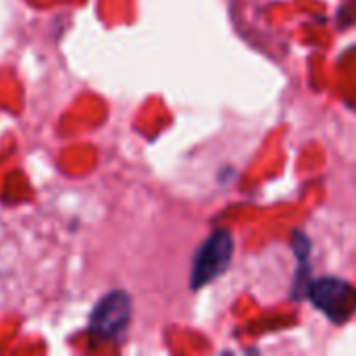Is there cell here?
<instances>
[{
	"mask_svg": "<svg viewBox=\"0 0 356 356\" xmlns=\"http://www.w3.org/2000/svg\"><path fill=\"white\" fill-rule=\"evenodd\" d=\"M232 257H234L232 234L225 229L215 232L196 252V259L192 265V288L200 290L202 286L223 275L232 263Z\"/></svg>",
	"mask_w": 356,
	"mask_h": 356,
	"instance_id": "6da1fadb",
	"label": "cell"
},
{
	"mask_svg": "<svg viewBox=\"0 0 356 356\" xmlns=\"http://www.w3.org/2000/svg\"><path fill=\"white\" fill-rule=\"evenodd\" d=\"M309 296L319 311H323L332 321L342 323L350 319L356 311V290L336 277H323L311 284Z\"/></svg>",
	"mask_w": 356,
	"mask_h": 356,
	"instance_id": "7a4b0ae2",
	"label": "cell"
},
{
	"mask_svg": "<svg viewBox=\"0 0 356 356\" xmlns=\"http://www.w3.org/2000/svg\"><path fill=\"white\" fill-rule=\"evenodd\" d=\"M131 319V300L125 292H108L92 311L90 332L100 340H113L121 336Z\"/></svg>",
	"mask_w": 356,
	"mask_h": 356,
	"instance_id": "3957f363",
	"label": "cell"
}]
</instances>
